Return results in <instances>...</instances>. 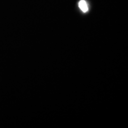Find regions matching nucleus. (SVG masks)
<instances>
[{
    "label": "nucleus",
    "instance_id": "obj_1",
    "mask_svg": "<svg viewBox=\"0 0 128 128\" xmlns=\"http://www.w3.org/2000/svg\"><path fill=\"white\" fill-rule=\"evenodd\" d=\"M78 7L83 12H87L88 11V6L85 0H80L78 2Z\"/></svg>",
    "mask_w": 128,
    "mask_h": 128
}]
</instances>
